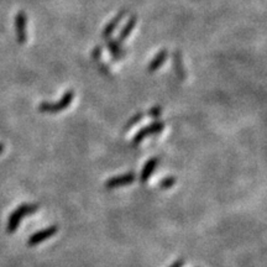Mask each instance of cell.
I'll list each match as a JSON object with an SVG mask.
<instances>
[{
	"mask_svg": "<svg viewBox=\"0 0 267 267\" xmlns=\"http://www.w3.org/2000/svg\"><path fill=\"white\" fill-rule=\"evenodd\" d=\"M183 265H184V260H177L176 263L172 264L169 267H183Z\"/></svg>",
	"mask_w": 267,
	"mask_h": 267,
	"instance_id": "obj_14",
	"label": "cell"
},
{
	"mask_svg": "<svg viewBox=\"0 0 267 267\" xmlns=\"http://www.w3.org/2000/svg\"><path fill=\"white\" fill-rule=\"evenodd\" d=\"M163 128H164V124L162 123V121H155V123L145 126V128H142L141 130L139 131V133L135 135L134 140H133V144L137 145V144H140V142H141L142 140L145 139V137L150 136V135L161 133V131L163 130Z\"/></svg>",
	"mask_w": 267,
	"mask_h": 267,
	"instance_id": "obj_4",
	"label": "cell"
},
{
	"mask_svg": "<svg viewBox=\"0 0 267 267\" xmlns=\"http://www.w3.org/2000/svg\"><path fill=\"white\" fill-rule=\"evenodd\" d=\"M39 209V206L37 204H21V206L17 207L9 216V220H7V225H6V231L9 234L15 233L19 228L20 223H21L22 218L25 215H29V214L35 213Z\"/></svg>",
	"mask_w": 267,
	"mask_h": 267,
	"instance_id": "obj_1",
	"label": "cell"
},
{
	"mask_svg": "<svg viewBox=\"0 0 267 267\" xmlns=\"http://www.w3.org/2000/svg\"><path fill=\"white\" fill-rule=\"evenodd\" d=\"M141 118H142V114H139V115L134 116V118H133V120H131V121H129V123H128V125H126V128H130V126H133L134 124H136V123H137V121H140V120H141Z\"/></svg>",
	"mask_w": 267,
	"mask_h": 267,
	"instance_id": "obj_12",
	"label": "cell"
},
{
	"mask_svg": "<svg viewBox=\"0 0 267 267\" xmlns=\"http://www.w3.org/2000/svg\"><path fill=\"white\" fill-rule=\"evenodd\" d=\"M136 178L134 172H129V173L120 174V176H115L113 178H109L106 182V188L108 189H114L118 188V187L126 186V184H131Z\"/></svg>",
	"mask_w": 267,
	"mask_h": 267,
	"instance_id": "obj_5",
	"label": "cell"
},
{
	"mask_svg": "<svg viewBox=\"0 0 267 267\" xmlns=\"http://www.w3.org/2000/svg\"><path fill=\"white\" fill-rule=\"evenodd\" d=\"M160 114H161V108H154V110L150 113V115L154 116V118H159Z\"/></svg>",
	"mask_w": 267,
	"mask_h": 267,
	"instance_id": "obj_13",
	"label": "cell"
},
{
	"mask_svg": "<svg viewBox=\"0 0 267 267\" xmlns=\"http://www.w3.org/2000/svg\"><path fill=\"white\" fill-rule=\"evenodd\" d=\"M120 19H121V15H120V16H118V17H116V19L114 20V21L111 22V24L109 25L108 27H107L106 32H104V36H108V35H110L111 32L114 31V29H115V26H116V25H118V22L120 21Z\"/></svg>",
	"mask_w": 267,
	"mask_h": 267,
	"instance_id": "obj_11",
	"label": "cell"
},
{
	"mask_svg": "<svg viewBox=\"0 0 267 267\" xmlns=\"http://www.w3.org/2000/svg\"><path fill=\"white\" fill-rule=\"evenodd\" d=\"M2 151H4V145H1V144H0V154H1Z\"/></svg>",
	"mask_w": 267,
	"mask_h": 267,
	"instance_id": "obj_15",
	"label": "cell"
},
{
	"mask_svg": "<svg viewBox=\"0 0 267 267\" xmlns=\"http://www.w3.org/2000/svg\"><path fill=\"white\" fill-rule=\"evenodd\" d=\"M174 183H176V178H174V177H166V178H163L160 182V187H161L162 189H168L171 188Z\"/></svg>",
	"mask_w": 267,
	"mask_h": 267,
	"instance_id": "obj_9",
	"label": "cell"
},
{
	"mask_svg": "<svg viewBox=\"0 0 267 267\" xmlns=\"http://www.w3.org/2000/svg\"><path fill=\"white\" fill-rule=\"evenodd\" d=\"M17 32H21V35H20L19 39H21V42H24L25 40V35H24V24H25V16L22 12H20L19 15H17Z\"/></svg>",
	"mask_w": 267,
	"mask_h": 267,
	"instance_id": "obj_7",
	"label": "cell"
},
{
	"mask_svg": "<svg viewBox=\"0 0 267 267\" xmlns=\"http://www.w3.org/2000/svg\"><path fill=\"white\" fill-rule=\"evenodd\" d=\"M159 161H160L159 157H152V159H150L149 161L145 163L144 168H142V171H141V174H140V179H141L142 183H146V182L149 181L151 174L154 173V171H155V168H156Z\"/></svg>",
	"mask_w": 267,
	"mask_h": 267,
	"instance_id": "obj_6",
	"label": "cell"
},
{
	"mask_svg": "<svg viewBox=\"0 0 267 267\" xmlns=\"http://www.w3.org/2000/svg\"><path fill=\"white\" fill-rule=\"evenodd\" d=\"M73 101V92H67L63 96V98L58 102V103L53 104V103H42L40 104L39 110L42 111V113H57V111L64 110L69 104Z\"/></svg>",
	"mask_w": 267,
	"mask_h": 267,
	"instance_id": "obj_2",
	"label": "cell"
},
{
	"mask_svg": "<svg viewBox=\"0 0 267 267\" xmlns=\"http://www.w3.org/2000/svg\"><path fill=\"white\" fill-rule=\"evenodd\" d=\"M57 231H58V228H57L56 225H52L46 229H42V230L37 231V233H35L34 235L30 236L29 240H27V245L29 246L39 245V244L44 243V241H46L47 239L53 236L54 234H57Z\"/></svg>",
	"mask_w": 267,
	"mask_h": 267,
	"instance_id": "obj_3",
	"label": "cell"
},
{
	"mask_svg": "<svg viewBox=\"0 0 267 267\" xmlns=\"http://www.w3.org/2000/svg\"><path fill=\"white\" fill-rule=\"evenodd\" d=\"M135 22H136V20H135V17H133V19L130 20V22H129V24L125 26V29H124V31L121 32V35H120V40H124L126 36H128L129 34H130V32H131V29H133L134 25H135Z\"/></svg>",
	"mask_w": 267,
	"mask_h": 267,
	"instance_id": "obj_10",
	"label": "cell"
},
{
	"mask_svg": "<svg viewBox=\"0 0 267 267\" xmlns=\"http://www.w3.org/2000/svg\"><path fill=\"white\" fill-rule=\"evenodd\" d=\"M166 51H162L161 53L159 54V56H156V58L154 59V62H152L151 63V66H150V71H155V69L157 68V67H160L161 66L162 63H163V61H164V57H166Z\"/></svg>",
	"mask_w": 267,
	"mask_h": 267,
	"instance_id": "obj_8",
	"label": "cell"
}]
</instances>
